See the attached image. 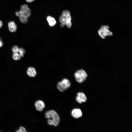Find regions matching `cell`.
<instances>
[{"label":"cell","mask_w":132,"mask_h":132,"mask_svg":"<svg viewBox=\"0 0 132 132\" xmlns=\"http://www.w3.org/2000/svg\"><path fill=\"white\" fill-rule=\"evenodd\" d=\"M0 132H1V131H0Z\"/></svg>","instance_id":"cell-21"},{"label":"cell","mask_w":132,"mask_h":132,"mask_svg":"<svg viewBox=\"0 0 132 132\" xmlns=\"http://www.w3.org/2000/svg\"><path fill=\"white\" fill-rule=\"evenodd\" d=\"M44 116L48 119L47 122L49 125L55 126L58 125L60 121V118L56 111L52 110H48L45 112Z\"/></svg>","instance_id":"cell-1"},{"label":"cell","mask_w":132,"mask_h":132,"mask_svg":"<svg viewBox=\"0 0 132 132\" xmlns=\"http://www.w3.org/2000/svg\"><path fill=\"white\" fill-rule=\"evenodd\" d=\"M59 20L61 24L66 25L68 28L72 26L71 17L70 12L67 10L63 11L62 15L60 16Z\"/></svg>","instance_id":"cell-2"},{"label":"cell","mask_w":132,"mask_h":132,"mask_svg":"<svg viewBox=\"0 0 132 132\" xmlns=\"http://www.w3.org/2000/svg\"><path fill=\"white\" fill-rule=\"evenodd\" d=\"M8 26L9 29L11 32L14 33L16 31L17 26L14 22L13 21L10 22L8 24Z\"/></svg>","instance_id":"cell-11"},{"label":"cell","mask_w":132,"mask_h":132,"mask_svg":"<svg viewBox=\"0 0 132 132\" xmlns=\"http://www.w3.org/2000/svg\"><path fill=\"white\" fill-rule=\"evenodd\" d=\"M98 33L100 37L103 39L107 36H110L113 35V33L109 30V27L108 25H103L98 30Z\"/></svg>","instance_id":"cell-5"},{"label":"cell","mask_w":132,"mask_h":132,"mask_svg":"<svg viewBox=\"0 0 132 132\" xmlns=\"http://www.w3.org/2000/svg\"><path fill=\"white\" fill-rule=\"evenodd\" d=\"M26 73L28 76L30 77H34L37 74L36 69L32 67H30L28 68Z\"/></svg>","instance_id":"cell-10"},{"label":"cell","mask_w":132,"mask_h":132,"mask_svg":"<svg viewBox=\"0 0 132 132\" xmlns=\"http://www.w3.org/2000/svg\"><path fill=\"white\" fill-rule=\"evenodd\" d=\"M46 20L50 27H53L56 24V20L52 16H47L46 18Z\"/></svg>","instance_id":"cell-12"},{"label":"cell","mask_w":132,"mask_h":132,"mask_svg":"<svg viewBox=\"0 0 132 132\" xmlns=\"http://www.w3.org/2000/svg\"><path fill=\"white\" fill-rule=\"evenodd\" d=\"M18 53L21 57H23L25 53V50L22 48H19Z\"/></svg>","instance_id":"cell-15"},{"label":"cell","mask_w":132,"mask_h":132,"mask_svg":"<svg viewBox=\"0 0 132 132\" xmlns=\"http://www.w3.org/2000/svg\"><path fill=\"white\" fill-rule=\"evenodd\" d=\"M21 14L27 18L29 17L31 15V11L28 5L26 4L22 5L19 11Z\"/></svg>","instance_id":"cell-6"},{"label":"cell","mask_w":132,"mask_h":132,"mask_svg":"<svg viewBox=\"0 0 132 132\" xmlns=\"http://www.w3.org/2000/svg\"><path fill=\"white\" fill-rule=\"evenodd\" d=\"M71 114L72 117L76 119H77L82 117V112L79 108H75L73 109L71 111Z\"/></svg>","instance_id":"cell-8"},{"label":"cell","mask_w":132,"mask_h":132,"mask_svg":"<svg viewBox=\"0 0 132 132\" xmlns=\"http://www.w3.org/2000/svg\"><path fill=\"white\" fill-rule=\"evenodd\" d=\"M71 85V83L68 79L66 78H64L57 83L56 85V88L60 91L63 92L69 88Z\"/></svg>","instance_id":"cell-3"},{"label":"cell","mask_w":132,"mask_h":132,"mask_svg":"<svg viewBox=\"0 0 132 132\" xmlns=\"http://www.w3.org/2000/svg\"><path fill=\"white\" fill-rule=\"evenodd\" d=\"M75 99L77 102L80 104L86 102L87 98L85 94L83 92H79L77 94Z\"/></svg>","instance_id":"cell-7"},{"label":"cell","mask_w":132,"mask_h":132,"mask_svg":"<svg viewBox=\"0 0 132 132\" xmlns=\"http://www.w3.org/2000/svg\"><path fill=\"white\" fill-rule=\"evenodd\" d=\"M34 105L36 110L40 112L42 111L45 107L44 102L41 100L36 101L35 102Z\"/></svg>","instance_id":"cell-9"},{"label":"cell","mask_w":132,"mask_h":132,"mask_svg":"<svg viewBox=\"0 0 132 132\" xmlns=\"http://www.w3.org/2000/svg\"><path fill=\"white\" fill-rule=\"evenodd\" d=\"M3 25V23L0 20V28L2 27Z\"/></svg>","instance_id":"cell-19"},{"label":"cell","mask_w":132,"mask_h":132,"mask_svg":"<svg viewBox=\"0 0 132 132\" xmlns=\"http://www.w3.org/2000/svg\"><path fill=\"white\" fill-rule=\"evenodd\" d=\"M27 2L31 3L33 1L35 0H25Z\"/></svg>","instance_id":"cell-20"},{"label":"cell","mask_w":132,"mask_h":132,"mask_svg":"<svg viewBox=\"0 0 132 132\" xmlns=\"http://www.w3.org/2000/svg\"><path fill=\"white\" fill-rule=\"evenodd\" d=\"M3 45V43L2 41L1 40L0 38V47H2Z\"/></svg>","instance_id":"cell-18"},{"label":"cell","mask_w":132,"mask_h":132,"mask_svg":"<svg viewBox=\"0 0 132 132\" xmlns=\"http://www.w3.org/2000/svg\"><path fill=\"white\" fill-rule=\"evenodd\" d=\"M20 21L23 23H26L28 21V18L21 15V14L19 17Z\"/></svg>","instance_id":"cell-13"},{"label":"cell","mask_w":132,"mask_h":132,"mask_svg":"<svg viewBox=\"0 0 132 132\" xmlns=\"http://www.w3.org/2000/svg\"><path fill=\"white\" fill-rule=\"evenodd\" d=\"M12 49L13 53H18L19 48L17 45H15L12 47Z\"/></svg>","instance_id":"cell-17"},{"label":"cell","mask_w":132,"mask_h":132,"mask_svg":"<svg viewBox=\"0 0 132 132\" xmlns=\"http://www.w3.org/2000/svg\"><path fill=\"white\" fill-rule=\"evenodd\" d=\"M16 132H27L26 129L22 126L20 127Z\"/></svg>","instance_id":"cell-16"},{"label":"cell","mask_w":132,"mask_h":132,"mask_svg":"<svg viewBox=\"0 0 132 132\" xmlns=\"http://www.w3.org/2000/svg\"><path fill=\"white\" fill-rule=\"evenodd\" d=\"M75 80L77 82L81 83L86 79L88 75L86 72L83 69L77 70L74 74Z\"/></svg>","instance_id":"cell-4"},{"label":"cell","mask_w":132,"mask_h":132,"mask_svg":"<svg viewBox=\"0 0 132 132\" xmlns=\"http://www.w3.org/2000/svg\"><path fill=\"white\" fill-rule=\"evenodd\" d=\"M12 57L14 60L16 61L20 60L21 58L18 53H13Z\"/></svg>","instance_id":"cell-14"}]
</instances>
